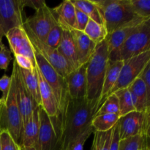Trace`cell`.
I'll use <instances>...</instances> for the list:
<instances>
[{
    "label": "cell",
    "instance_id": "1",
    "mask_svg": "<svg viewBox=\"0 0 150 150\" xmlns=\"http://www.w3.org/2000/svg\"><path fill=\"white\" fill-rule=\"evenodd\" d=\"M98 106L85 99L70 100L66 114L57 132L60 150H66L69 144L91 125Z\"/></svg>",
    "mask_w": 150,
    "mask_h": 150
},
{
    "label": "cell",
    "instance_id": "2",
    "mask_svg": "<svg viewBox=\"0 0 150 150\" xmlns=\"http://www.w3.org/2000/svg\"><path fill=\"white\" fill-rule=\"evenodd\" d=\"M108 62V43L105 39L96 45L93 54L86 64V98L98 106Z\"/></svg>",
    "mask_w": 150,
    "mask_h": 150
},
{
    "label": "cell",
    "instance_id": "3",
    "mask_svg": "<svg viewBox=\"0 0 150 150\" xmlns=\"http://www.w3.org/2000/svg\"><path fill=\"white\" fill-rule=\"evenodd\" d=\"M11 84L6 99L0 98V133L7 131L21 146L23 124L16 97V83L11 74Z\"/></svg>",
    "mask_w": 150,
    "mask_h": 150
},
{
    "label": "cell",
    "instance_id": "4",
    "mask_svg": "<svg viewBox=\"0 0 150 150\" xmlns=\"http://www.w3.org/2000/svg\"><path fill=\"white\" fill-rule=\"evenodd\" d=\"M35 57L36 64L42 77L45 80L52 90L59 111V120L57 123L56 133L58 132L59 127L64 119L66 114L68 103L70 102V96L68 93L67 82L64 78L60 76L51 64L37 51H35Z\"/></svg>",
    "mask_w": 150,
    "mask_h": 150
},
{
    "label": "cell",
    "instance_id": "5",
    "mask_svg": "<svg viewBox=\"0 0 150 150\" xmlns=\"http://www.w3.org/2000/svg\"><path fill=\"white\" fill-rule=\"evenodd\" d=\"M93 1L99 10L108 35L139 17L133 12L130 0H93Z\"/></svg>",
    "mask_w": 150,
    "mask_h": 150
},
{
    "label": "cell",
    "instance_id": "6",
    "mask_svg": "<svg viewBox=\"0 0 150 150\" xmlns=\"http://www.w3.org/2000/svg\"><path fill=\"white\" fill-rule=\"evenodd\" d=\"M150 19L144 21L127 38L117 53V61L125 62L150 51Z\"/></svg>",
    "mask_w": 150,
    "mask_h": 150
},
{
    "label": "cell",
    "instance_id": "7",
    "mask_svg": "<svg viewBox=\"0 0 150 150\" xmlns=\"http://www.w3.org/2000/svg\"><path fill=\"white\" fill-rule=\"evenodd\" d=\"M117 125L120 140L138 136L149 138L150 110L129 113L120 117Z\"/></svg>",
    "mask_w": 150,
    "mask_h": 150
},
{
    "label": "cell",
    "instance_id": "8",
    "mask_svg": "<svg viewBox=\"0 0 150 150\" xmlns=\"http://www.w3.org/2000/svg\"><path fill=\"white\" fill-rule=\"evenodd\" d=\"M23 27L30 40L31 44L33 46L34 50L39 53L60 76L65 79L70 73L75 70L73 66L58 52L57 49L51 48L44 42L40 40L24 24L23 25Z\"/></svg>",
    "mask_w": 150,
    "mask_h": 150
},
{
    "label": "cell",
    "instance_id": "9",
    "mask_svg": "<svg viewBox=\"0 0 150 150\" xmlns=\"http://www.w3.org/2000/svg\"><path fill=\"white\" fill-rule=\"evenodd\" d=\"M150 62V51L123 62L118 80L111 89L110 95L117 91L127 88L139 76L147 64ZM108 95V96H109Z\"/></svg>",
    "mask_w": 150,
    "mask_h": 150
},
{
    "label": "cell",
    "instance_id": "10",
    "mask_svg": "<svg viewBox=\"0 0 150 150\" xmlns=\"http://www.w3.org/2000/svg\"><path fill=\"white\" fill-rule=\"evenodd\" d=\"M23 0H0V26L4 35L11 29L23 26Z\"/></svg>",
    "mask_w": 150,
    "mask_h": 150
},
{
    "label": "cell",
    "instance_id": "11",
    "mask_svg": "<svg viewBox=\"0 0 150 150\" xmlns=\"http://www.w3.org/2000/svg\"><path fill=\"white\" fill-rule=\"evenodd\" d=\"M57 23L52 9L45 4L36 10L33 16L26 18L23 24L27 26L40 40L45 42L47 35Z\"/></svg>",
    "mask_w": 150,
    "mask_h": 150
},
{
    "label": "cell",
    "instance_id": "12",
    "mask_svg": "<svg viewBox=\"0 0 150 150\" xmlns=\"http://www.w3.org/2000/svg\"><path fill=\"white\" fill-rule=\"evenodd\" d=\"M147 19L150 18L138 17L108 35L106 40L108 43V59L110 61H117V53L122 45L124 43L127 38L133 34L144 21Z\"/></svg>",
    "mask_w": 150,
    "mask_h": 150
},
{
    "label": "cell",
    "instance_id": "13",
    "mask_svg": "<svg viewBox=\"0 0 150 150\" xmlns=\"http://www.w3.org/2000/svg\"><path fill=\"white\" fill-rule=\"evenodd\" d=\"M39 123L38 150H60L52 121L41 106H39Z\"/></svg>",
    "mask_w": 150,
    "mask_h": 150
},
{
    "label": "cell",
    "instance_id": "14",
    "mask_svg": "<svg viewBox=\"0 0 150 150\" xmlns=\"http://www.w3.org/2000/svg\"><path fill=\"white\" fill-rule=\"evenodd\" d=\"M8 40L10 51L14 55H23L29 58L36 65L35 50L23 26L9 31L5 35Z\"/></svg>",
    "mask_w": 150,
    "mask_h": 150
},
{
    "label": "cell",
    "instance_id": "15",
    "mask_svg": "<svg viewBox=\"0 0 150 150\" xmlns=\"http://www.w3.org/2000/svg\"><path fill=\"white\" fill-rule=\"evenodd\" d=\"M12 75L14 77L15 83H16V97L18 106L20 111L23 124L24 125L26 121L30 118L32 114H33V111H35V108H38V105L35 103L31 95L25 88L24 85L22 83L18 72L17 64L15 62H13Z\"/></svg>",
    "mask_w": 150,
    "mask_h": 150
},
{
    "label": "cell",
    "instance_id": "16",
    "mask_svg": "<svg viewBox=\"0 0 150 150\" xmlns=\"http://www.w3.org/2000/svg\"><path fill=\"white\" fill-rule=\"evenodd\" d=\"M35 70H36L38 86H39L41 107L45 111L47 115L50 117L56 130L59 120V111L58 108H57V101L54 98L52 90L50 88L49 85L45 81L44 78L42 77L37 64L36 67H35Z\"/></svg>",
    "mask_w": 150,
    "mask_h": 150
},
{
    "label": "cell",
    "instance_id": "17",
    "mask_svg": "<svg viewBox=\"0 0 150 150\" xmlns=\"http://www.w3.org/2000/svg\"><path fill=\"white\" fill-rule=\"evenodd\" d=\"M70 100L85 99L86 97V64L81 66L65 78Z\"/></svg>",
    "mask_w": 150,
    "mask_h": 150
},
{
    "label": "cell",
    "instance_id": "18",
    "mask_svg": "<svg viewBox=\"0 0 150 150\" xmlns=\"http://www.w3.org/2000/svg\"><path fill=\"white\" fill-rule=\"evenodd\" d=\"M70 32L76 45L79 64L80 66L86 64L93 54L97 44L91 40L83 32L76 29H72Z\"/></svg>",
    "mask_w": 150,
    "mask_h": 150
},
{
    "label": "cell",
    "instance_id": "19",
    "mask_svg": "<svg viewBox=\"0 0 150 150\" xmlns=\"http://www.w3.org/2000/svg\"><path fill=\"white\" fill-rule=\"evenodd\" d=\"M52 9L57 23L63 30L70 31L76 28V7L71 0H65Z\"/></svg>",
    "mask_w": 150,
    "mask_h": 150
},
{
    "label": "cell",
    "instance_id": "20",
    "mask_svg": "<svg viewBox=\"0 0 150 150\" xmlns=\"http://www.w3.org/2000/svg\"><path fill=\"white\" fill-rule=\"evenodd\" d=\"M39 106L35 109L30 118L23 125L21 146L38 149L39 135Z\"/></svg>",
    "mask_w": 150,
    "mask_h": 150
},
{
    "label": "cell",
    "instance_id": "21",
    "mask_svg": "<svg viewBox=\"0 0 150 150\" xmlns=\"http://www.w3.org/2000/svg\"><path fill=\"white\" fill-rule=\"evenodd\" d=\"M122 65V61H110L108 59L102 92H101V95L100 97L99 102H98V108L102 105L103 101L108 98L111 89L117 83Z\"/></svg>",
    "mask_w": 150,
    "mask_h": 150
},
{
    "label": "cell",
    "instance_id": "22",
    "mask_svg": "<svg viewBox=\"0 0 150 150\" xmlns=\"http://www.w3.org/2000/svg\"><path fill=\"white\" fill-rule=\"evenodd\" d=\"M133 96L136 111L150 110V95L148 94L144 83L140 78H137L128 86Z\"/></svg>",
    "mask_w": 150,
    "mask_h": 150
},
{
    "label": "cell",
    "instance_id": "23",
    "mask_svg": "<svg viewBox=\"0 0 150 150\" xmlns=\"http://www.w3.org/2000/svg\"><path fill=\"white\" fill-rule=\"evenodd\" d=\"M57 50L73 66L74 70L81 67L78 59L76 45L70 31L63 30L61 42Z\"/></svg>",
    "mask_w": 150,
    "mask_h": 150
},
{
    "label": "cell",
    "instance_id": "24",
    "mask_svg": "<svg viewBox=\"0 0 150 150\" xmlns=\"http://www.w3.org/2000/svg\"><path fill=\"white\" fill-rule=\"evenodd\" d=\"M18 72L21 78L22 83L24 85L25 88L33 100L38 106H41L39 86H38V77H37L36 70H23L18 67Z\"/></svg>",
    "mask_w": 150,
    "mask_h": 150
},
{
    "label": "cell",
    "instance_id": "25",
    "mask_svg": "<svg viewBox=\"0 0 150 150\" xmlns=\"http://www.w3.org/2000/svg\"><path fill=\"white\" fill-rule=\"evenodd\" d=\"M120 117L117 114H103L95 116L91 122V126L94 132L109 131L117 125Z\"/></svg>",
    "mask_w": 150,
    "mask_h": 150
},
{
    "label": "cell",
    "instance_id": "26",
    "mask_svg": "<svg viewBox=\"0 0 150 150\" xmlns=\"http://www.w3.org/2000/svg\"><path fill=\"white\" fill-rule=\"evenodd\" d=\"M75 7L79 9L89 17V19L100 24H103V21L100 12L93 0H71ZM104 25V24H103Z\"/></svg>",
    "mask_w": 150,
    "mask_h": 150
},
{
    "label": "cell",
    "instance_id": "27",
    "mask_svg": "<svg viewBox=\"0 0 150 150\" xmlns=\"http://www.w3.org/2000/svg\"><path fill=\"white\" fill-rule=\"evenodd\" d=\"M85 35L95 44H99L106 39L108 32L103 24H100L89 19L83 30Z\"/></svg>",
    "mask_w": 150,
    "mask_h": 150
},
{
    "label": "cell",
    "instance_id": "28",
    "mask_svg": "<svg viewBox=\"0 0 150 150\" xmlns=\"http://www.w3.org/2000/svg\"><path fill=\"white\" fill-rule=\"evenodd\" d=\"M114 94H115L118 98L120 117L129 113L136 111L133 96L128 87L117 91Z\"/></svg>",
    "mask_w": 150,
    "mask_h": 150
},
{
    "label": "cell",
    "instance_id": "29",
    "mask_svg": "<svg viewBox=\"0 0 150 150\" xmlns=\"http://www.w3.org/2000/svg\"><path fill=\"white\" fill-rule=\"evenodd\" d=\"M103 114H117L120 116L119 100L115 94H112L108 96V98L103 101L102 105L99 107L95 116Z\"/></svg>",
    "mask_w": 150,
    "mask_h": 150
},
{
    "label": "cell",
    "instance_id": "30",
    "mask_svg": "<svg viewBox=\"0 0 150 150\" xmlns=\"http://www.w3.org/2000/svg\"><path fill=\"white\" fill-rule=\"evenodd\" d=\"M147 144H149V138L135 136L120 140L118 150H140Z\"/></svg>",
    "mask_w": 150,
    "mask_h": 150
},
{
    "label": "cell",
    "instance_id": "31",
    "mask_svg": "<svg viewBox=\"0 0 150 150\" xmlns=\"http://www.w3.org/2000/svg\"><path fill=\"white\" fill-rule=\"evenodd\" d=\"M113 128L109 131L104 132V133L95 132V136H94L91 150H109Z\"/></svg>",
    "mask_w": 150,
    "mask_h": 150
},
{
    "label": "cell",
    "instance_id": "32",
    "mask_svg": "<svg viewBox=\"0 0 150 150\" xmlns=\"http://www.w3.org/2000/svg\"><path fill=\"white\" fill-rule=\"evenodd\" d=\"M130 4L136 16L150 18V0H130Z\"/></svg>",
    "mask_w": 150,
    "mask_h": 150
},
{
    "label": "cell",
    "instance_id": "33",
    "mask_svg": "<svg viewBox=\"0 0 150 150\" xmlns=\"http://www.w3.org/2000/svg\"><path fill=\"white\" fill-rule=\"evenodd\" d=\"M62 32V28L59 25L58 23H57L48 32L44 42L51 48L57 49L61 42Z\"/></svg>",
    "mask_w": 150,
    "mask_h": 150
},
{
    "label": "cell",
    "instance_id": "34",
    "mask_svg": "<svg viewBox=\"0 0 150 150\" xmlns=\"http://www.w3.org/2000/svg\"><path fill=\"white\" fill-rule=\"evenodd\" d=\"M94 132L92 126L88 127L83 133L76 136L67 146L66 150H83V146L89 136Z\"/></svg>",
    "mask_w": 150,
    "mask_h": 150
},
{
    "label": "cell",
    "instance_id": "35",
    "mask_svg": "<svg viewBox=\"0 0 150 150\" xmlns=\"http://www.w3.org/2000/svg\"><path fill=\"white\" fill-rule=\"evenodd\" d=\"M1 150H20L21 146L15 142L10 133L7 131L0 133Z\"/></svg>",
    "mask_w": 150,
    "mask_h": 150
},
{
    "label": "cell",
    "instance_id": "36",
    "mask_svg": "<svg viewBox=\"0 0 150 150\" xmlns=\"http://www.w3.org/2000/svg\"><path fill=\"white\" fill-rule=\"evenodd\" d=\"M12 52L6 47L4 44L0 45V69L6 70L8 67L9 64L13 59Z\"/></svg>",
    "mask_w": 150,
    "mask_h": 150
},
{
    "label": "cell",
    "instance_id": "37",
    "mask_svg": "<svg viewBox=\"0 0 150 150\" xmlns=\"http://www.w3.org/2000/svg\"><path fill=\"white\" fill-rule=\"evenodd\" d=\"M14 62L16 63L18 67L20 68L23 69V70H31V71L35 70L36 65H35L33 62L26 57L16 54V55H14Z\"/></svg>",
    "mask_w": 150,
    "mask_h": 150
},
{
    "label": "cell",
    "instance_id": "38",
    "mask_svg": "<svg viewBox=\"0 0 150 150\" xmlns=\"http://www.w3.org/2000/svg\"><path fill=\"white\" fill-rule=\"evenodd\" d=\"M89 18L86 14L76 8V30L83 32Z\"/></svg>",
    "mask_w": 150,
    "mask_h": 150
},
{
    "label": "cell",
    "instance_id": "39",
    "mask_svg": "<svg viewBox=\"0 0 150 150\" xmlns=\"http://www.w3.org/2000/svg\"><path fill=\"white\" fill-rule=\"evenodd\" d=\"M10 84H11V77L7 76L6 74L3 75L2 77L0 79V91L2 92V96L1 98L6 99L10 90Z\"/></svg>",
    "mask_w": 150,
    "mask_h": 150
},
{
    "label": "cell",
    "instance_id": "40",
    "mask_svg": "<svg viewBox=\"0 0 150 150\" xmlns=\"http://www.w3.org/2000/svg\"><path fill=\"white\" fill-rule=\"evenodd\" d=\"M139 77L144 81L148 94L150 95V62L147 64L145 68L142 70Z\"/></svg>",
    "mask_w": 150,
    "mask_h": 150
},
{
    "label": "cell",
    "instance_id": "41",
    "mask_svg": "<svg viewBox=\"0 0 150 150\" xmlns=\"http://www.w3.org/2000/svg\"><path fill=\"white\" fill-rule=\"evenodd\" d=\"M120 136H119V130L117 123L113 128L112 136H111V142L109 150H118L119 143H120Z\"/></svg>",
    "mask_w": 150,
    "mask_h": 150
},
{
    "label": "cell",
    "instance_id": "42",
    "mask_svg": "<svg viewBox=\"0 0 150 150\" xmlns=\"http://www.w3.org/2000/svg\"><path fill=\"white\" fill-rule=\"evenodd\" d=\"M46 4L43 0H23V5L25 7H32L36 10L42 7L44 4Z\"/></svg>",
    "mask_w": 150,
    "mask_h": 150
},
{
    "label": "cell",
    "instance_id": "43",
    "mask_svg": "<svg viewBox=\"0 0 150 150\" xmlns=\"http://www.w3.org/2000/svg\"><path fill=\"white\" fill-rule=\"evenodd\" d=\"M20 150H37L35 147H28V146H21Z\"/></svg>",
    "mask_w": 150,
    "mask_h": 150
},
{
    "label": "cell",
    "instance_id": "44",
    "mask_svg": "<svg viewBox=\"0 0 150 150\" xmlns=\"http://www.w3.org/2000/svg\"><path fill=\"white\" fill-rule=\"evenodd\" d=\"M4 36V33H3L2 30H1V26H0V45L2 43V38Z\"/></svg>",
    "mask_w": 150,
    "mask_h": 150
},
{
    "label": "cell",
    "instance_id": "45",
    "mask_svg": "<svg viewBox=\"0 0 150 150\" xmlns=\"http://www.w3.org/2000/svg\"><path fill=\"white\" fill-rule=\"evenodd\" d=\"M149 146V144H146V145H145V146H144L143 148H142V149H141L140 150H146V147H147V146Z\"/></svg>",
    "mask_w": 150,
    "mask_h": 150
},
{
    "label": "cell",
    "instance_id": "46",
    "mask_svg": "<svg viewBox=\"0 0 150 150\" xmlns=\"http://www.w3.org/2000/svg\"><path fill=\"white\" fill-rule=\"evenodd\" d=\"M146 150H150V146H147V147H146Z\"/></svg>",
    "mask_w": 150,
    "mask_h": 150
},
{
    "label": "cell",
    "instance_id": "47",
    "mask_svg": "<svg viewBox=\"0 0 150 150\" xmlns=\"http://www.w3.org/2000/svg\"><path fill=\"white\" fill-rule=\"evenodd\" d=\"M0 150H1V141H0Z\"/></svg>",
    "mask_w": 150,
    "mask_h": 150
}]
</instances>
